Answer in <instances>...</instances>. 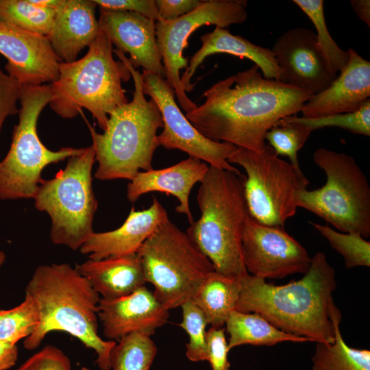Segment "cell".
Wrapping results in <instances>:
<instances>
[{
    "label": "cell",
    "mask_w": 370,
    "mask_h": 370,
    "mask_svg": "<svg viewBox=\"0 0 370 370\" xmlns=\"http://www.w3.org/2000/svg\"><path fill=\"white\" fill-rule=\"evenodd\" d=\"M259 70L254 64L218 81L204 92V103L186 117L208 139L262 151L267 132L282 119L301 112L312 95L266 79Z\"/></svg>",
    "instance_id": "6da1fadb"
},
{
    "label": "cell",
    "mask_w": 370,
    "mask_h": 370,
    "mask_svg": "<svg viewBox=\"0 0 370 370\" xmlns=\"http://www.w3.org/2000/svg\"><path fill=\"white\" fill-rule=\"evenodd\" d=\"M241 290L235 310L259 314L278 329L310 341L333 343L331 319L336 288L335 270L319 251L299 280L284 285L267 283L249 273L239 278Z\"/></svg>",
    "instance_id": "7a4b0ae2"
},
{
    "label": "cell",
    "mask_w": 370,
    "mask_h": 370,
    "mask_svg": "<svg viewBox=\"0 0 370 370\" xmlns=\"http://www.w3.org/2000/svg\"><path fill=\"white\" fill-rule=\"evenodd\" d=\"M25 295L36 303L40 323L26 338L23 347L36 349L50 332L62 331L77 338L97 354L96 364L110 370V355L114 341L98 333L99 294L89 282L67 263L40 265L25 288Z\"/></svg>",
    "instance_id": "3957f363"
},
{
    "label": "cell",
    "mask_w": 370,
    "mask_h": 370,
    "mask_svg": "<svg viewBox=\"0 0 370 370\" xmlns=\"http://www.w3.org/2000/svg\"><path fill=\"white\" fill-rule=\"evenodd\" d=\"M245 176L209 166L197 195L199 219L186 234L216 272L238 279L248 273L241 240L251 217L245 195Z\"/></svg>",
    "instance_id": "277c9868"
},
{
    "label": "cell",
    "mask_w": 370,
    "mask_h": 370,
    "mask_svg": "<svg viewBox=\"0 0 370 370\" xmlns=\"http://www.w3.org/2000/svg\"><path fill=\"white\" fill-rule=\"evenodd\" d=\"M128 69L134 84L131 101L114 109L108 115L102 134L88 125L98 167L99 180H132L140 171L153 169L152 160L158 146L157 131L163 127L155 101L147 100L143 90V75L134 69L123 53L113 49Z\"/></svg>",
    "instance_id": "5b68a950"
},
{
    "label": "cell",
    "mask_w": 370,
    "mask_h": 370,
    "mask_svg": "<svg viewBox=\"0 0 370 370\" xmlns=\"http://www.w3.org/2000/svg\"><path fill=\"white\" fill-rule=\"evenodd\" d=\"M110 39L100 32L86 54L72 62H60L59 77L51 84V108L64 119L86 108L104 131L109 114L128 102L121 83L131 74L121 60L113 58Z\"/></svg>",
    "instance_id": "8992f818"
},
{
    "label": "cell",
    "mask_w": 370,
    "mask_h": 370,
    "mask_svg": "<svg viewBox=\"0 0 370 370\" xmlns=\"http://www.w3.org/2000/svg\"><path fill=\"white\" fill-rule=\"evenodd\" d=\"M95 161L93 146L84 148L69 158L64 169L53 179H42L33 197L36 208L50 217V238L55 245L79 249L94 233L97 208L92 178Z\"/></svg>",
    "instance_id": "52a82bcc"
},
{
    "label": "cell",
    "mask_w": 370,
    "mask_h": 370,
    "mask_svg": "<svg viewBox=\"0 0 370 370\" xmlns=\"http://www.w3.org/2000/svg\"><path fill=\"white\" fill-rule=\"evenodd\" d=\"M136 254L146 282L153 284L154 295L168 310L192 299L208 275L214 271L188 234L169 219L156 229Z\"/></svg>",
    "instance_id": "ba28073f"
},
{
    "label": "cell",
    "mask_w": 370,
    "mask_h": 370,
    "mask_svg": "<svg viewBox=\"0 0 370 370\" xmlns=\"http://www.w3.org/2000/svg\"><path fill=\"white\" fill-rule=\"evenodd\" d=\"M314 163L327 180L321 188L298 193L297 207L303 208L345 233L370 236V186L354 158L326 148L317 149Z\"/></svg>",
    "instance_id": "9c48e42d"
},
{
    "label": "cell",
    "mask_w": 370,
    "mask_h": 370,
    "mask_svg": "<svg viewBox=\"0 0 370 370\" xmlns=\"http://www.w3.org/2000/svg\"><path fill=\"white\" fill-rule=\"evenodd\" d=\"M51 99V86H21L18 122L14 127L10 148L0 162V199L33 198L47 165L82 153L84 148L47 149L37 133L38 117Z\"/></svg>",
    "instance_id": "30bf717a"
},
{
    "label": "cell",
    "mask_w": 370,
    "mask_h": 370,
    "mask_svg": "<svg viewBox=\"0 0 370 370\" xmlns=\"http://www.w3.org/2000/svg\"><path fill=\"white\" fill-rule=\"evenodd\" d=\"M227 162L245 171V195L251 219L271 227H284L297 210L296 197L308 180L266 145L260 152L236 148Z\"/></svg>",
    "instance_id": "8fae6325"
},
{
    "label": "cell",
    "mask_w": 370,
    "mask_h": 370,
    "mask_svg": "<svg viewBox=\"0 0 370 370\" xmlns=\"http://www.w3.org/2000/svg\"><path fill=\"white\" fill-rule=\"evenodd\" d=\"M246 6L245 0H206L180 17L156 23L157 44L165 70V79L186 113L197 107L187 97L180 77V71L186 69L188 66V59L182 55L183 50L188 45V37L203 25H214L225 28L245 22L247 17Z\"/></svg>",
    "instance_id": "7c38bea8"
},
{
    "label": "cell",
    "mask_w": 370,
    "mask_h": 370,
    "mask_svg": "<svg viewBox=\"0 0 370 370\" xmlns=\"http://www.w3.org/2000/svg\"><path fill=\"white\" fill-rule=\"evenodd\" d=\"M143 90L157 104L163 121V130L157 135L158 146L179 149L210 166L241 172L227 162L237 147L225 142H217L203 136L188 120L178 107L175 93L165 78L143 70Z\"/></svg>",
    "instance_id": "4fadbf2b"
},
{
    "label": "cell",
    "mask_w": 370,
    "mask_h": 370,
    "mask_svg": "<svg viewBox=\"0 0 370 370\" xmlns=\"http://www.w3.org/2000/svg\"><path fill=\"white\" fill-rule=\"evenodd\" d=\"M242 252L247 271L263 279L306 273L311 258L284 227L260 224L251 217L243 232Z\"/></svg>",
    "instance_id": "5bb4252c"
},
{
    "label": "cell",
    "mask_w": 370,
    "mask_h": 370,
    "mask_svg": "<svg viewBox=\"0 0 370 370\" xmlns=\"http://www.w3.org/2000/svg\"><path fill=\"white\" fill-rule=\"evenodd\" d=\"M271 51L282 71L281 81L312 95L324 90L337 76L328 67L311 29L286 31Z\"/></svg>",
    "instance_id": "9a60e30c"
},
{
    "label": "cell",
    "mask_w": 370,
    "mask_h": 370,
    "mask_svg": "<svg viewBox=\"0 0 370 370\" xmlns=\"http://www.w3.org/2000/svg\"><path fill=\"white\" fill-rule=\"evenodd\" d=\"M0 53L8 60L7 73L21 86L53 83L60 61L47 36L0 21Z\"/></svg>",
    "instance_id": "2e32d148"
},
{
    "label": "cell",
    "mask_w": 370,
    "mask_h": 370,
    "mask_svg": "<svg viewBox=\"0 0 370 370\" xmlns=\"http://www.w3.org/2000/svg\"><path fill=\"white\" fill-rule=\"evenodd\" d=\"M100 29L105 32L112 45L124 54L134 69L165 78L166 73L158 49L156 23L136 12L99 8Z\"/></svg>",
    "instance_id": "e0dca14e"
},
{
    "label": "cell",
    "mask_w": 370,
    "mask_h": 370,
    "mask_svg": "<svg viewBox=\"0 0 370 370\" xmlns=\"http://www.w3.org/2000/svg\"><path fill=\"white\" fill-rule=\"evenodd\" d=\"M97 316L108 340L119 341L131 333L149 336L168 321L166 309L145 286L132 293L114 299L101 298Z\"/></svg>",
    "instance_id": "ac0fdd59"
},
{
    "label": "cell",
    "mask_w": 370,
    "mask_h": 370,
    "mask_svg": "<svg viewBox=\"0 0 370 370\" xmlns=\"http://www.w3.org/2000/svg\"><path fill=\"white\" fill-rule=\"evenodd\" d=\"M347 64L324 90L313 95L302 117L317 119L357 110L370 97V62L352 48Z\"/></svg>",
    "instance_id": "d6986e66"
},
{
    "label": "cell",
    "mask_w": 370,
    "mask_h": 370,
    "mask_svg": "<svg viewBox=\"0 0 370 370\" xmlns=\"http://www.w3.org/2000/svg\"><path fill=\"white\" fill-rule=\"evenodd\" d=\"M168 217L160 201L153 197L149 208L136 210L132 208L121 226L105 232H94L81 246L79 251L89 259L101 260L110 257L132 255Z\"/></svg>",
    "instance_id": "ffe728a7"
},
{
    "label": "cell",
    "mask_w": 370,
    "mask_h": 370,
    "mask_svg": "<svg viewBox=\"0 0 370 370\" xmlns=\"http://www.w3.org/2000/svg\"><path fill=\"white\" fill-rule=\"evenodd\" d=\"M208 169L202 160L189 156L178 163L161 169L139 171L129 182L127 197L135 202L143 195L160 192L178 199L177 212L186 215L190 224L194 221L189 205V195L194 185L201 182Z\"/></svg>",
    "instance_id": "44dd1931"
},
{
    "label": "cell",
    "mask_w": 370,
    "mask_h": 370,
    "mask_svg": "<svg viewBox=\"0 0 370 370\" xmlns=\"http://www.w3.org/2000/svg\"><path fill=\"white\" fill-rule=\"evenodd\" d=\"M93 0H63L56 9L48 35L51 47L61 62H72L97 38L100 27Z\"/></svg>",
    "instance_id": "7402d4cb"
},
{
    "label": "cell",
    "mask_w": 370,
    "mask_h": 370,
    "mask_svg": "<svg viewBox=\"0 0 370 370\" xmlns=\"http://www.w3.org/2000/svg\"><path fill=\"white\" fill-rule=\"evenodd\" d=\"M200 39L201 48L193 56L180 77L185 92L193 89L195 85L190 80L198 66L208 56L215 53H228L249 59L261 70L264 78L281 81L282 71L271 49L256 45L241 36L233 35L227 29L217 26L212 32L202 35Z\"/></svg>",
    "instance_id": "603a6c76"
},
{
    "label": "cell",
    "mask_w": 370,
    "mask_h": 370,
    "mask_svg": "<svg viewBox=\"0 0 370 370\" xmlns=\"http://www.w3.org/2000/svg\"><path fill=\"white\" fill-rule=\"evenodd\" d=\"M75 269L105 299L127 296L146 283L136 254L101 260L89 259L77 264Z\"/></svg>",
    "instance_id": "cb8c5ba5"
},
{
    "label": "cell",
    "mask_w": 370,
    "mask_h": 370,
    "mask_svg": "<svg viewBox=\"0 0 370 370\" xmlns=\"http://www.w3.org/2000/svg\"><path fill=\"white\" fill-rule=\"evenodd\" d=\"M240 290L239 278H228L214 271L208 275L191 300L202 311L208 324L219 328L235 310Z\"/></svg>",
    "instance_id": "d4e9b609"
},
{
    "label": "cell",
    "mask_w": 370,
    "mask_h": 370,
    "mask_svg": "<svg viewBox=\"0 0 370 370\" xmlns=\"http://www.w3.org/2000/svg\"><path fill=\"white\" fill-rule=\"evenodd\" d=\"M225 326L229 334V350L243 345L271 346L285 341H310L307 338L282 332L254 312L232 310L225 322Z\"/></svg>",
    "instance_id": "484cf974"
},
{
    "label": "cell",
    "mask_w": 370,
    "mask_h": 370,
    "mask_svg": "<svg viewBox=\"0 0 370 370\" xmlns=\"http://www.w3.org/2000/svg\"><path fill=\"white\" fill-rule=\"evenodd\" d=\"M335 328L333 343L317 342L312 357V370H370V351L349 347L340 331L341 313L335 304L331 310Z\"/></svg>",
    "instance_id": "4316f807"
},
{
    "label": "cell",
    "mask_w": 370,
    "mask_h": 370,
    "mask_svg": "<svg viewBox=\"0 0 370 370\" xmlns=\"http://www.w3.org/2000/svg\"><path fill=\"white\" fill-rule=\"evenodd\" d=\"M115 344L110 355L112 370H149L157 353L151 336L131 333Z\"/></svg>",
    "instance_id": "83f0119b"
},
{
    "label": "cell",
    "mask_w": 370,
    "mask_h": 370,
    "mask_svg": "<svg viewBox=\"0 0 370 370\" xmlns=\"http://www.w3.org/2000/svg\"><path fill=\"white\" fill-rule=\"evenodd\" d=\"M56 10L35 5L29 0H0V21L48 36Z\"/></svg>",
    "instance_id": "f1b7e54d"
},
{
    "label": "cell",
    "mask_w": 370,
    "mask_h": 370,
    "mask_svg": "<svg viewBox=\"0 0 370 370\" xmlns=\"http://www.w3.org/2000/svg\"><path fill=\"white\" fill-rule=\"evenodd\" d=\"M310 19L317 33V44L330 69L338 74L347 64L349 55L332 38L328 29L323 0H293Z\"/></svg>",
    "instance_id": "f546056e"
},
{
    "label": "cell",
    "mask_w": 370,
    "mask_h": 370,
    "mask_svg": "<svg viewBox=\"0 0 370 370\" xmlns=\"http://www.w3.org/2000/svg\"><path fill=\"white\" fill-rule=\"evenodd\" d=\"M40 323L38 308L34 301L25 295L18 306L0 310V341L10 345L32 335Z\"/></svg>",
    "instance_id": "4dcf8cb0"
},
{
    "label": "cell",
    "mask_w": 370,
    "mask_h": 370,
    "mask_svg": "<svg viewBox=\"0 0 370 370\" xmlns=\"http://www.w3.org/2000/svg\"><path fill=\"white\" fill-rule=\"evenodd\" d=\"M343 258L347 269L370 267V242L357 233L338 232L328 225L310 222Z\"/></svg>",
    "instance_id": "1f68e13d"
},
{
    "label": "cell",
    "mask_w": 370,
    "mask_h": 370,
    "mask_svg": "<svg viewBox=\"0 0 370 370\" xmlns=\"http://www.w3.org/2000/svg\"><path fill=\"white\" fill-rule=\"evenodd\" d=\"M312 131L304 125L286 116L273 126L266 134L270 147L278 156L288 158L290 163L300 168L298 151L303 147Z\"/></svg>",
    "instance_id": "d6a6232c"
},
{
    "label": "cell",
    "mask_w": 370,
    "mask_h": 370,
    "mask_svg": "<svg viewBox=\"0 0 370 370\" xmlns=\"http://www.w3.org/2000/svg\"><path fill=\"white\" fill-rule=\"evenodd\" d=\"M182 321L180 326L188 335L186 345V355L192 362L206 361L208 359V344L206 327L208 325L202 311L190 299L181 306Z\"/></svg>",
    "instance_id": "836d02e7"
},
{
    "label": "cell",
    "mask_w": 370,
    "mask_h": 370,
    "mask_svg": "<svg viewBox=\"0 0 370 370\" xmlns=\"http://www.w3.org/2000/svg\"><path fill=\"white\" fill-rule=\"evenodd\" d=\"M291 118L308 127L312 132L326 127H337L354 134L370 136V99L354 112L341 113L317 119L291 116Z\"/></svg>",
    "instance_id": "e575fe53"
},
{
    "label": "cell",
    "mask_w": 370,
    "mask_h": 370,
    "mask_svg": "<svg viewBox=\"0 0 370 370\" xmlns=\"http://www.w3.org/2000/svg\"><path fill=\"white\" fill-rule=\"evenodd\" d=\"M17 370H71V365L61 349L49 345L28 358Z\"/></svg>",
    "instance_id": "d590c367"
},
{
    "label": "cell",
    "mask_w": 370,
    "mask_h": 370,
    "mask_svg": "<svg viewBox=\"0 0 370 370\" xmlns=\"http://www.w3.org/2000/svg\"><path fill=\"white\" fill-rule=\"evenodd\" d=\"M208 344V359L212 370H230V363L227 360L229 349L222 328L211 327L206 332Z\"/></svg>",
    "instance_id": "8d00e7d4"
},
{
    "label": "cell",
    "mask_w": 370,
    "mask_h": 370,
    "mask_svg": "<svg viewBox=\"0 0 370 370\" xmlns=\"http://www.w3.org/2000/svg\"><path fill=\"white\" fill-rule=\"evenodd\" d=\"M21 85L0 68V132L5 119L18 112Z\"/></svg>",
    "instance_id": "74e56055"
},
{
    "label": "cell",
    "mask_w": 370,
    "mask_h": 370,
    "mask_svg": "<svg viewBox=\"0 0 370 370\" xmlns=\"http://www.w3.org/2000/svg\"><path fill=\"white\" fill-rule=\"evenodd\" d=\"M105 9L136 12L154 21L160 20L155 0H93Z\"/></svg>",
    "instance_id": "f35d334b"
},
{
    "label": "cell",
    "mask_w": 370,
    "mask_h": 370,
    "mask_svg": "<svg viewBox=\"0 0 370 370\" xmlns=\"http://www.w3.org/2000/svg\"><path fill=\"white\" fill-rule=\"evenodd\" d=\"M160 20L171 21L197 8L202 0H155ZM160 21V20H159Z\"/></svg>",
    "instance_id": "ab89813d"
},
{
    "label": "cell",
    "mask_w": 370,
    "mask_h": 370,
    "mask_svg": "<svg viewBox=\"0 0 370 370\" xmlns=\"http://www.w3.org/2000/svg\"><path fill=\"white\" fill-rule=\"evenodd\" d=\"M17 358L16 345H10L0 341V370L10 369L16 364Z\"/></svg>",
    "instance_id": "60d3db41"
},
{
    "label": "cell",
    "mask_w": 370,
    "mask_h": 370,
    "mask_svg": "<svg viewBox=\"0 0 370 370\" xmlns=\"http://www.w3.org/2000/svg\"><path fill=\"white\" fill-rule=\"evenodd\" d=\"M353 10L356 15L368 27L370 26V1L369 0H352L350 1Z\"/></svg>",
    "instance_id": "b9f144b4"
},
{
    "label": "cell",
    "mask_w": 370,
    "mask_h": 370,
    "mask_svg": "<svg viewBox=\"0 0 370 370\" xmlns=\"http://www.w3.org/2000/svg\"><path fill=\"white\" fill-rule=\"evenodd\" d=\"M31 3L45 8L57 9L63 0H29Z\"/></svg>",
    "instance_id": "7bdbcfd3"
},
{
    "label": "cell",
    "mask_w": 370,
    "mask_h": 370,
    "mask_svg": "<svg viewBox=\"0 0 370 370\" xmlns=\"http://www.w3.org/2000/svg\"><path fill=\"white\" fill-rule=\"evenodd\" d=\"M5 260V254L2 251H0V267L3 264Z\"/></svg>",
    "instance_id": "ee69618b"
},
{
    "label": "cell",
    "mask_w": 370,
    "mask_h": 370,
    "mask_svg": "<svg viewBox=\"0 0 370 370\" xmlns=\"http://www.w3.org/2000/svg\"><path fill=\"white\" fill-rule=\"evenodd\" d=\"M82 370H90V369L89 368H88V367H82Z\"/></svg>",
    "instance_id": "f6af8a7d"
}]
</instances>
